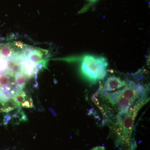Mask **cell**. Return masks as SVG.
<instances>
[{
  "label": "cell",
  "instance_id": "cell-1",
  "mask_svg": "<svg viewBox=\"0 0 150 150\" xmlns=\"http://www.w3.org/2000/svg\"><path fill=\"white\" fill-rule=\"evenodd\" d=\"M125 79L114 86L99 85L92 97L105 123L112 125L125 115L138 103L150 98L149 87L143 82Z\"/></svg>",
  "mask_w": 150,
  "mask_h": 150
},
{
  "label": "cell",
  "instance_id": "cell-6",
  "mask_svg": "<svg viewBox=\"0 0 150 150\" xmlns=\"http://www.w3.org/2000/svg\"><path fill=\"white\" fill-rule=\"evenodd\" d=\"M90 150H105V149L104 147L101 146H98L95 147Z\"/></svg>",
  "mask_w": 150,
  "mask_h": 150
},
{
  "label": "cell",
  "instance_id": "cell-4",
  "mask_svg": "<svg viewBox=\"0 0 150 150\" xmlns=\"http://www.w3.org/2000/svg\"><path fill=\"white\" fill-rule=\"evenodd\" d=\"M13 98L15 103L19 106L30 108L33 106L32 100L28 98L26 94L22 90H19L14 92Z\"/></svg>",
  "mask_w": 150,
  "mask_h": 150
},
{
  "label": "cell",
  "instance_id": "cell-5",
  "mask_svg": "<svg viewBox=\"0 0 150 150\" xmlns=\"http://www.w3.org/2000/svg\"><path fill=\"white\" fill-rule=\"evenodd\" d=\"M9 96V94L6 93L0 86V112H7L10 110Z\"/></svg>",
  "mask_w": 150,
  "mask_h": 150
},
{
  "label": "cell",
  "instance_id": "cell-2",
  "mask_svg": "<svg viewBox=\"0 0 150 150\" xmlns=\"http://www.w3.org/2000/svg\"><path fill=\"white\" fill-rule=\"evenodd\" d=\"M149 100V98L138 103L121 119L109 126L111 137L120 150L136 149V144L132 138L134 121L139 111Z\"/></svg>",
  "mask_w": 150,
  "mask_h": 150
},
{
  "label": "cell",
  "instance_id": "cell-7",
  "mask_svg": "<svg viewBox=\"0 0 150 150\" xmlns=\"http://www.w3.org/2000/svg\"><path fill=\"white\" fill-rule=\"evenodd\" d=\"M88 1L91 2H94L96 1L97 0H88Z\"/></svg>",
  "mask_w": 150,
  "mask_h": 150
},
{
  "label": "cell",
  "instance_id": "cell-3",
  "mask_svg": "<svg viewBox=\"0 0 150 150\" xmlns=\"http://www.w3.org/2000/svg\"><path fill=\"white\" fill-rule=\"evenodd\" d=\"M81 60V73L88 81L95 83L103 80L106 77L108 64L104 57L86 55Z\"/></svg>",
  "mask_w": 150,
  "mask_h": 150
}]
</instances>
